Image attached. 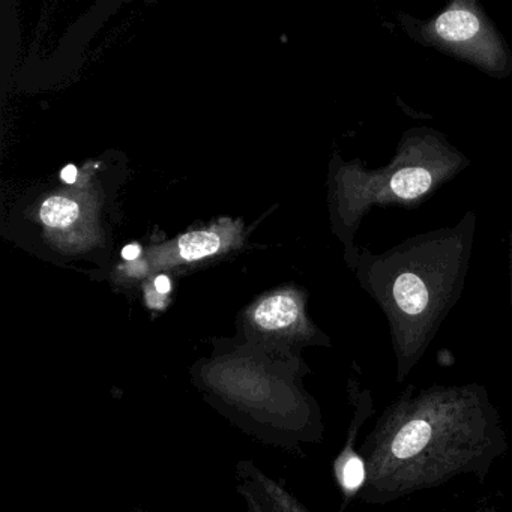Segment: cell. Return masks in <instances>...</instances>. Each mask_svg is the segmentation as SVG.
Segmentation results:
<instances>
[{
	"label": "cell",
	"mask_w": 512,
	"mask_h": 512,
	"mask_svg": "<svg viewBox=\"0 0 512 512\" xmlns=\"http://www.w3.org/2000/svg\"><path fill=\"white\" fill-rule=\"evenodd\" d=\"M299 317H301V305L289 295H277L266 299L254 313L257 325L268 331L289 328L298 322Z\"/></svg>",
	"instance_id": "8992f818"
},
{
	"label": "cell",
	"mask_w": 512,
	"mask_h": 512,
	"mask_svg": "<svg viewBox=\"0 0 512 512\" xmlns=\"http://www.w3.org/2000/svg\"><path fill=\"white\" fill-rule=\"evenodd\" d=\"M350 394H352L355 413H353V422L350 425L349 440H347L346 448H344L340 460L337 461L338 481H340L341 488H343L347 497L362 491L365 481H367V469H365L364 460H362L361 454L355 451L353 443H355L362 425L376 412L370 389L362 388L358 380H352Z\"/></svg>",
	"instance_id": "5b68a950"
},
{
	"label": "cell",
	"mask_w": 512,
	"mask_h": 512,
	"mask_svg": "<svg viewBox=\"0 0 512 512\" xmlns=\"http://www.w3.org/2000/svg\"><path fill=\"white\" fill-rule=\"evenodd\" d=\"M478 230L466 211L452 227L410 236L383 253L362 250L355 274L388 320L395 382L419 364L464 292Z\"/></svg>",
	"instance_id": "7a4b0ae2"
},
{
	"label": "cell",
	"mask_w": 512,
	"mask_h": 512,
	"mask_svg": "<svg viewBox=\"0 0 512 512\" xmlns=\"http://www.w3.org/2000/svg\"><path fill=\"white\" fill-rule=\"evenodd\" d=\"M472 512H499V509L494 505H485L481 506V508L473 509Z\"/></svg>",
	"instance_id": "4fadbf2b"
},
{
	"label": "cell",
	"mask_w": 512,
	"mask_h": 512,
	"mask_svg": "<svg viewBox=\"0 0 512 512\" xmlns=\"http://www.w3.org/2000/svg\"><path fill=\"white\" fill-rule=\"evenodd\" d=\"M140 254V247L139 245H127V247L122 250V257H124L125 260H134L139 257Z\"/></svg>",
	"instance_id": "8fae6325"
},
{
	"label": "cell",
	"mask_w": 512,
	"mask_h": 512,
	"mask_svg": "<svg viewBox=\"0 0 512 512\" xmlns=\"http://www.w3.org/2000/svg\"><path fill=\"white\" fill-rule=\"evenodd\" d=\"M401 31L419 46L445 53L493 79L512 74V52L478 0H452L430 19L395 14Z\"/></svg>",
	"instance_id": "277c9868"
},
{
	"label": "cell",
	"mask_w": 512,
	"mask_h": 512,
	"mask_svg": "<svg viewBox=\"0 0 512 512\" xmlns=\"http://www.w3.org/2000/svg\"><path fill=\"white\" fill-rule=\"evenodd\" d=\"M469 166L470 158L442 131L431 127L404 131L394 158L386 166L368 169L361 160L338 164L334 176L335 218L349 265L355 266L361 253L355 245V233L371 208H418Z\"/></svg>",
	"instance_id": "3957f363"
},
{
	"label": "cell",
	"mask_w": 512,
	"mask_h": 512,
	"mask_svg": "<svg viewBox=\"0 0 512 512\" xmlns=\"http://www.w3.org/2000/svg\"><path fill=\"white\" fill-rule=\"evenodd\" d=\"M220 238L214 232H191L182 236L179 241V253L182 259L199 260L217 253Z\"/></svg>",
	"instance_id": "52a82bcc"
},
{
	"label": "cell",
	"mask_w": 512,
	"mask_h": 512,
	"mask_svg": "<svg viewBox=\"0 0 512 512\" xmlns=\"http://www.w3.org/2000/svg\"><path fill=\"white\" fill-rule=\"evenodd\" d=\"M170 280L166 277V275H160V277L155 280V289H157V292L160 293H169L170 292Z\"/></svg>",
	"instance_id": "30bf717a"
},
{
	"label": "cell",
	"mask_w": 512,
	"mask_h": 512,
	"mask_svg": "<svg viewBox=\"0 0 512 512\" xmlns=\"http://www.w3.org/2000/svg\"><path fill=\"white\" fill-rule=\"evenodd\" d=\"M508 277H509V302L512 311V229L508 233Z\"/></svg>",
	"instance_id": "9c48e42d"
},
{
	"label": "cell",
	"mask_w": 512,
	"mask_h": 512,
	"mask_svg": "<svg viewBox=\"0 0 512 512\" xmlns=\"http://www.w3.org/2000/svg\"><path fill=\"white\" fill-rule=\"evenodd\" d=\"M41 220L50 227H68L79 217V205L65 197H52L41 208Z\"/></svg>",
	"instance_id": "ba28073f"
},
{
	"label": "cell",
	"mask_w": 512,
	"mask_h": 512,
	"mask_svg": "<svg viewBox=\"0 0 512 512\" xmlns=\"http://www.w3.org/2000/svg\"><path fill=\"white\" fill-rule=\"evenodd\" d=\"M508 448L502 416L481 383L409 385L359 449L367 469L362 499L386 505L467 475L484 482Z\"/></svg>",
	"instance_id": "6da1fadb"
},
{
	"label": "cell",
	"mask_w": 512,
	"mask_h": 512,
	"mask_svg": "<svg viewBox=\"0 0 512 512\" xmlns=\"http://www.w3.org/2000/svg\"><path fill=\"white\" fill-rule=\"evenodd\" d=\"M62 179H64L67 184H74L77 179V169L74 166H67L64 170H62Z\"/></svg>",
	"instance_id": "7c38bea8"
}]
</instances>
